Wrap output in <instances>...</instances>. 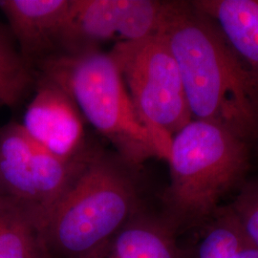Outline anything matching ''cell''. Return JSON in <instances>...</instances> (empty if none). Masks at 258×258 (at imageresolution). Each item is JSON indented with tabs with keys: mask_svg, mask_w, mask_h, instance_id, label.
Instances as JSON below:
<instances>
[{
	"mask_svg": "<svg viewBox=\"0 0 258 258\" xmlns=\"http://www.w3.org/2000/svg\"><path fill=\"white\" fill-rule=\"evenodd\" d=\"M158 35L175 59L192 120L258 141V82L214 21L192 1H168Z\"/></svg>",
	"mask_w": 258,
	"mask_h": 258,
	"instance_id": "obj_1",
	"label": "cell"
},
{
	"mask_svg": "<svg viewBox=\"0 0 258 258\" xmlns=\"http://www.w3.org/2000/svg\"><path fill=\"white\" fill-rule=\"evenodd\" d=\"M116 152L96 148L41 231L51 258H87L147 209L139 172Z\"/></svg>",
	"mask_w": 258,
	"mask_h": 258,
	"instance_id": "obj_2",
	"label": "cell"
},
{
	"mask_svg": "<svg viewBox=\"0 0 258 258\" xmlns=\"http://www.w3.org/2000/svg\"><path fill=\"white\" fill-rule=\"evenodd\" d=\"M170 181L162 213L180 234L198 230L242 185L249 166L248 143L207 120H191L171 139L166 159Z\"/></svg>",
	"mask_w": 258,
	"mask_h": 258,
	"instance_id": "obj_3",
	"label": "cell"
},
{
	"mask_svg": "<svg viewBox=\"0 0 258 258\" xmlns=\"http://www.w3.org/2000/svg\"><path fill=\"white\" fill-rule=\"evenodd\" d=\"M37 65L42 77L71 97L83 118L129 166L141 169L148 159L159 158L153 138L140 120L109 52L99 49L56 54Z\"/></svg>",
	"mask_w": 258,
	"mask_h": 258,
	"instance_id": "obj_4",
	"label": "cell"
},
{
	"mask_svg": "<svg viewBox=\"0 0 258 258\" xmlns=\"http://www.w3.org/2000/svg\"><path fill=\"white\" fill-rule=\"evenodd\" d=\"M134 108L166 160L171 139L192 120L178 66L160 35L119 41L109 52Z\"/></svg>",
	"mask_w": 258,
	"mask_h": 258,
	"instance_id": "obj_5",
	"label": "cell"
},
{
	"mask_svg": "<svg viewBox=\"0 0 258 258\" xmlns=\"http://www.w3.org/2000/svg\"><path fill=\"white\" fill-rule=\"evenodd\" d=\"M89 156L65 161L30 138L21 124L0 127V194L27 212L41 231L42 223L87 166Z\"/></svg>",
	"mask_w": 258,
	"mask_h": 258,
	"instance_id": "obj_6",
	"label": "cell"
},
{
	"mask_svg": "<svg viewBox=\"0 0 258 258\" xmlns=\"http://www.w3.org/2000/svg\"><path fill=\"white\" fill-rule=\"evenodd\" d=\"M21 126L38 146L65 161L89 156L95 148L87 143L84 118L74 101L42 76Z\"/></svg>",
	"mask_w": 258,
	"mask_h": 258,
	"instance_id": "obj_7",
	"label": "cell"
},
{
	"mask_svg": "<svg viewBox=\"0 0 258 258\" xmlns=\"http://www.w3.org/2000/svg\"><path fill=\"white\" fill-rule=\"evenodd\" d=\"M72 0H0L19 53L32 68L56 55L69 17Z\"/></svg>",
	"mask_w": 258,
	"mask_h": 258,
	"instance_id": "obj_8",
	"label": "cell"
},
{
	"mask_svg": "<svg viewBox=\"0 0 258 258\" xmlns=\"http://www.w3.org/2000/svg\"><path fill=\"white\" fill-rule=\"evenodd\" d=\"M178 236L162 212L145 209L87 258H185Z\"/></svg>",
	"mask_w": 258,
	"mask_h": 258,
	"instance_id": "obj_9",
	"label": "cell"
},
{
	"mask_svg": "<svg viewBox=\"0 0 258 258\" xmlns=\"http://www.w3.org/2000/svg\"><path fill=\"white\" fill-rule=\"evenodd\" d=\"M125 0H72L59 54L99 50L120 37Z\"/></svg>",
	"mask_w": 258,
	"mask_h": 258,
	"instance_id": "obj_10",
	"label": "cell"
},
{
	"mask_svg": "<svg viewBox=\"0 0 258 258\" xmlns=\"http://www.w3.org/2000/svg\"><path fill=\"white\" fill-rule=\"evenodd\" d=\"M192 3L214 21L258 82V0H199Z\"/></svg>",
	"mask_w": 258,
	"mask_h": 258,
	"instance_id": "obj_11",
	"label": "cell"
},
{
	"mask_svg": "<svg viewBox=\"0 0 258 258\" xmlns=\"http://www.w3.org/2000/svg\"><path fill=\"white\" fill-rule=\"evenodd\" d=\"M197 239L185 258H237L249 242L231 206L220 207L196 231Z\"/></svg>",
	"mask_w": 258,
	"mask_h": 258,
	"instance_id": "obj_12",
	"label": "cell"
},
{
	"mask_svg": "<svg viewBox=\"0 0 258 258\" xmlns=\"http://www.w3.org/2000/svg\"><path fill=\"white\" fill-rule=\"evenodd\" d=\"M0 258H51L37 223L12 203L0 210Z\"/></svg>",
	"mask_w": 258,
	"mask_h": 258,
	"instance_id": "obj_13",
	"label": "cell"
},
{
	"mask_svg": "<svg viewBox=\"0 0 258 258\" xmlns=\"http://www.w3.org/2000/svg\"><path fill=\"white\" fill-rule=\"evenodd\" d=\"M10 31L0 24V102L18 103L33 81L32 71L19 53Z\"/></svg>",
	"mask_w": 258,
	"mask_h": 258,
	"instance_id": "obj_14",
	"label": "cell"
},
{
	"mask_svg": "<svg viewBox=\"0 0 258 258\" xmlns=\"http://www.w3.org/2000/svg\"><path fill=\"white\" fill-rule=\"evenodd\" d=\"M230 206L246 237L258 249V180L242 184Z\"/></svg>",
	"mask_w": 258,
	"mask_h": 258,
	"instance_id": "obj_15",
	"label": "cell"
},
{
	"mask_svg": "<svg viewBox=\"0 0 258 258\" xmlns=\"http://www.w3.org/2000/svg\"><path fill=\"white\" fill-rule=\"evenodd\" d=\"M237 258H258V249L249 241L240 251Z\"/></svg>",
	"mask_w": 258,
	"mask_h": 258,
	"instance_id": "obj_16",
	"label": "cell"
},
{
	"mask_svg": "<svg viewBox=\"0 0 258 258\" xmlns=\"http://www.w3.org/2000/svg\"><path fill=\"white\" fill-rule=\"evenodd\" d=\"M10 203H11V202H9L8 200H6V199L1 195V194H0V210L3 209V208H5V207H7Z\"/></svg>",
	"mask_w": 258,
	"mask_h": 258,
	"instance_id": "obj_17",
	"label": "cell"
}]
</instances>
